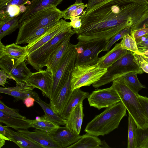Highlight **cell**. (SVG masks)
<instances>
[{"mask_svg":"<svg viewBox=\"0 0 148 148\" xmlns=\"http://www.w3.org/2000/svg\"><path fill=\"white\" fill-rule=\"evenodd\" d=\"M148 10V0H106L81 14L82 25L73 29L78 42H107L136 23Z\"/></svg>","mask_w":148,"mask_h":148,"instance_id":"cell-1","label":"cell"},{"mask_svg":"<svg viewBox=\"0 0 148 148\" xmlns=\"http://www.w3.org/2000/svg\"><path fill=\"white\" fill-rule=\"evenodd\" d=\"M126 110L121 101L106 108L87 124L84 131L97 136L109 134L118 128Z\"/></svg>","mask_w":148,"mask_h":148,"instance_id":"cell-2","label":"cell"},{"mask_svg":"<svg viewBox=\"0 0 148 148\" xmlns=\"http://www.w3.org/2000/svg\"><path fill=\"white\" fill-rule=\"evenodd\" d=\"M111 86L118 94L121 101L138 127L143 130L147 129L148 117L139 101L138 94L132 91L120 77L114 80Z\"/></svg>","mask_w":148,"mask_h":148,"instance_id":"cell-3","label":"cell"},{"mask_svg":"<svg viewBox=\"0 0 148 148\" xmlns=\"http://www.w3.org/2000/svg\"><path fill=\"white\" fill-rule=\"evenodd\" d=\"M62 12L57 7L52 6L25 19L20 23L15 43L25 44L28 36L34 31L52 23L58 22L62 18Z\"/></svg>","mask_w":148,"mask_h":148,"instance_id":"cell-4","label":"cell"},{"mask_svg":"<svg viewBox=\"0 0 148 148\" xmlns=\"http://www.w3.org/2000/svg\"><path fill=\"white\" fill-rule=\"evenodd\" d=\"M143 72L136 62L133 52L128 51L124 56L109 67L107 72L92 86L98 88L127 74L135 73L140 74Z\"/></svg>","mask_w":148,"mask_h":148,"instance_id":"cell-5","label":"cell"},{"mask_svg":"<svg viewBox=\"0 0 148 148\" xmlns=\"http://www.w3.org/2000/svg\"><path fill=\"white\" fill-rule=\"evenodd\" d=\"M70 27L53 37L40 48L30 53L26 60L37 71L42 70L46 66L48 59L52 53L64 42L70 35L75 34Z\"/></svg>","mask_w":148,"mask_h":148,"instance_id":"cell-6","label":"cell"},{"mask_svg":"<svg viewBox=\"0 0 148 148\" xmlns=\"http://www.w3.org/2000/svg\"><path fill=\"white\" fill-rule=\"evenodd\" d=\"M107 69L98 63L89 65H76L71 73V83L73 91L84 86H90L99 80L107 72Z\"/></svg>","mask_w":148,"mask_h":148,"instance_id":"cell-7","label":"cell"},{"mask_svg":"<svg viewBox=\"0 0 148 148\" xmlns=\"http://www.w3.org/2000/svg\"><path fill=\"white\" fill-rule=\"evenodd\" d=\"M77 53L75 45L71 43L53 76L50 98L55 97L67 80L75 66Z\"/></svg>","mask_w":148,"mask_h":148,"instance_id":"cell-8","label":"cell"},{"mask_svg":"<svg viewBox=\"0 0 148 148\" xmlns=\"http://www.w3.org/2000/svg\"><path fill=\"white\" fill-rule=\"evenodd\" d=\"M25 60L5 56L0 58V67L16 82H25L32 73L27 66Z\"/></svg>","mask_w":148,"mask_h":148,"instance_id":"cell-9","label":"cell"},{"mask_svg":"<svg viewBox=\"0 0 148 148\" xmlns=\"http://www.w3.org/2000/svg\"><path fill=\"white\" fill-rule=\"evenodd\" d=\"M88 99L90 105L98 110L106 108L121 101L118 94L112 86L93 91Z\"/></svg>","mask_w":148,"mask_h":148,"instance_id":"cell-10","label":"cell"},{"mask_svg":"<svg viewBox=\"0 0 148 148\" xmlns=\"http://www.w3.org/2000/svg\"><path fill=\"white\" fill-rule=\"evenodd\" d=\"M107 42V41L103 40L82 42L84 44V50L81 53L77 54L75 65H89L96 64L99 58V54L102 52Z\"/></svg>","mask_w":148,"mask_h":148,"instance_id":"cell-11","label":"cell"},{"mask_svg":"<svg viewBox=\"0 0 148 148\" xmlns=\"http://www.w3.org/2000/svg\"><path fill=\"white\" fill-rule=\"evenodd\" d=\"M25 82L40 90L43 96L50 99L53 82V75L50 71L46 69L32 73Z\"/></svg>","mask_w":148,"mask_h":148,"instance_id":"cell-12","label":"cell"},{"mask_svg":"<svg viewBox=\"0 0 148 148\" xmlns=\"http://www.w3.org/2000/svg\"><path fill=\"white\" fill-rule=\"evenodd\" d=\"M70 27H71L70 22H67L62 19H60L44 34L34 41L28 43L26 47L27 49L28 55Z\"/></svg>","mask_w":148,"mask_h":148,"instance_id":"cell-13","label":"cell"},{"mask_svg":"<svg viewBox=\"0 0 148 148\" xmlns=\"http://www.w3.org/2000/svg\"><path fill=\"white\" fill-rule=\"evenodd\" d=\"M71 73L72 72L56 95L50 100L49 104L51 107L60 115L62 113L73 92L71 83Z\"/></svg>","mask_w":148,"mask_h":148,"instance_id":"cell-14","label":"cell"},{"mask_svg":"<svg viewBox=\"0 0 148 148\" xmlns=\"http://www.w3.org/2000/svg\"><path fill=\"white\" fill-rule=\"evenodd\" d=\"M34 87L25 82H16V85L12 87H0V92L13 97L16 101L22 100L28 97H32L35 100L40 98L38 94L33 91Z\"/></svg>","mask_w":148,"mask_h":148,"instance_id":"cell-15","label":"cell"},{"mask_svg":"<svg viewBox=\"0 0 148 148\" xmlns=\"http://www.w3.org/2000/svg\"><path fill=\"white\" fill-rule=\"evenodd\" d=\"M49 135L61 148H67L77 142L81 136L71 131L66 126L59 127Z\"/></svg>","mask_w":148,"mask_h":148,"instance_id":"cell-16","label":"cell"},{"mask_svg":"<svg viewBox=\"0 0 148 148\" xmlns=\"http://www.w3.org/2000/svg\"><path fill=\"white\" fill-rule=\"evenodd\" d=\"M18 132L44 148H61L48 133L36 129L31 132L27 130H19Z\"/></svg>","mask_w":148,"mask_h":148,"instance_id":"cell-17","label":"cell"},{"mask_svg":"<svg viewBox=\"0 0 148 148\" xmlns=\"http://www.w3.org/2000/svg\"><path fill=\"white\" fill-rule=\"evenodd\" d=\"M75 34H71L65 40L63 43L55 50L50 55L47 62L46 67L53 76L60 64L65 53L71 44L70 40L71 36Z\"/></svg>","mask_w":148,"mask_h":148,"instance_id":"cell-18","label":"cell"},{"mask_svg":"<svg viewBox=\"0 0 148 148\" xmlns=\"http://www.w3.org/2000/svg\"><path fill=\"white\" fill-rule=\"evenodd\" d=\"M63 0H30L27 4L25 11L20 15V23L34 13L52 6L57 7Z\"/></svg>","mask_w":148,"mask_h":148,"instance_id":"cell-19","label":"cell"},{"mask_svg":"<svg viewBox=\"0 0 148 148\" xmlns=\"http://www.w3.org/2000/svg\"><path fill=\"white\" fill-rule=\"evenodd\" d=\"M20 15L15 17L10 16L4 11L0 12V40L19 28Z\"/></svg>","mask_w":148,"mask_h":148,"instance_id":"cell-20","label":"cell"},{"mask_svg":"<svg viewBox=\"0 0 148 148\" xmlns=\"http://www.w3.org/2000/svg\"><path fill=\"white\" fill-rule=\"evenodd\" d=\"M83 103L79 104L72 111L66 120V125L71 131L79 134L84 114L83 112Z\"/></svg>","mask_w":148,"mask_h":148,"instance_id":"cell-21","label":"cell"},{"mask_svg":"<svg viewBox=\"0 0 148 148\" xmlns=\"http://www.w3.org/2000/svg\"><path fill=\"white\" fill-rule=\"evenodd\" d=\"M90 94L84 92L80 88L74 90L62 114L60 115L62 119L67 120L72 111L85 99L88 98Z\"/></svg>","mask_w":148,"mask_h":148,"instance_id":"cell-22","label":"cell"},{"mask_svg":"<svg viewBox=\"0 0 148 148\" xmlns=\"http://www.w3.org/2000/svg\"><path fill=\"white\" fill-rule=\"evenodd\" d=\"M0 40V58L8 56L17 59H27L29 53L26 46L22 47L14 43L5 46Z\"/></svg>","mask_w":148,"mask_h":148,"instance_id":"cell-23","label":"cell"},{"mask_svg":"<svg viewBox=\"0 0 148 148\" xmlns=\"http://www.w3.org/2000/svg\"><path fill=\"white\" fill-rule=\"evenodd\" d=\"M127 51L121 48L120 43L116 44L111 50L99 58L97 63L102 67L108 69L124 56Z\"/></svg>","mask_w":148,"mask_h":148,"instance_id":"cell-24","label":"cell"},{"mask_svg":"<svg viewBox=\"0 0 148 148\" xmlns=\"http://www.w3.org/2000/svg\"><path fill=\"white\" fill-rule=\"evenodd\" d=\"M127 148H138L142 138L143 130L139 128L131 115L128 114Z\"/></svg>","mask_w":148,"mask_h":148,"instance_id":"cell-25","label":"cell"},{"mask_svg":"<svg viewBox=\"0 0 148 148\" xmlns=\"http://www.w3.org/2000/svg\"><path fill=\"white\" fill-rule=\"evenodd\" d=\"M32 120L11 116L0 110V122L5 124L16 130H27L32 127Z\"/></svg>","mask_w":148,"mask_h":148,"instance_id":"cell-26","label":"cell"},{"mask_svg":"<svg viewBox=\"0 0 148 148\" xmlns=\"http://www.w3.org/2000/svg\"><path fill=\"white\" fill-rule=\"evenodd\" d=\"M101 141L97 136L86 133L69 148H100Z\"/></svg>","mask_w":148,"mask_h":148,"instance_id":"cell-27","label":"cell"},{"mask_svg":"<svg viewBox=\"0 0 148 148\" xmlns=\"http://www.w3.org/2000/svg\"><path fill=\"white\" fill-rule=\"evenodd\" d=\"M35 101L42 108L45 113L44 115L46 118L59 125H66V120L62 118L56 113L52 108L49 104H47L40 98L35 100Z\"/></svg>","mask_w":148,"mask_h":148,"instance_id":"cell-28","label":"cell"},{"mask_svg":"<svg viewBox=\"0 0 148 148\" xmlns=\"http://www.w3.org/2000/svg\"><path fill=\"white\" fill-rule=\"evenodd\" d=\"M11 134L9 137L10 141L13 142L20 148H42L38 143L33 141L19 132L11 129Z\"/></svg>","mask_w":148,"mask_h":148,"instance_id":"cell-29","label":"cell"},{"mask_svg":"<svg viewBox=\"0 0 148 148\" xmlns=\"http://www.w3.org/2000/svg\"><path fill=\"white\" fill-rule=\"evenodd\" d=\"M41 117V119L39 120H32L30 124L32 127L50 133L60 127L58 124L47 119L44 115Z\"/></svg>","mask_w":148,"mask_h":148,"instance_id":"cell-30","label":"cell"},{"mask_svg":"<svg viewBox=\"0 0 148 148\" xmlns=\"http://www.w3.org/2000/svg\"><path fill=\"white\" fill-rule=\"evenodd\" d=\"M137 74L136 73H131L120 77L132 91L138 94L140 90L143 88H145V87L139 81Z\"/></svg>","mask_w":148,"mask_h":148,"instance_id":"cell-31","label":"cell"},{"mask_svg":"<svg viewBox=\"0 0 148 148\" xmlns=\"http://www.w3.org/2000/svg\"><path fill=\"white\" fill-rule=\"evenodd\" d=\"M88 4L75 3L66 9L62 11V16L65 20L69 19L71 18L75 17L81 14L87 6Z\"/></svg>","mask_w":148,"mask_h":148,"instance_id":"cell-32","label":"cell"},{"mask_svg":"<svg viewBox=\"0 0 148 148\" xmlns=\"http://www.w3.org/2000/svg\"><path fill=\"white\" fill-rule=\"evenodd\" d=\"M119 43L122 48L133 53H140L136 42L130 34L125 35Z\"/></svg>","mask_w":148,"mask_h":148,"instance_id":"cell-33","label":"cell"},{"mask_svg":"<svg viewBox=\"0 0 148 148\" xmlns=\"http://www.w3.org/2000/svg\"><path fill=\"white\" fill-rule=\"evenodd\" d=\"M131 31V26H127L115 35L107 42L106 46L103 50L102 52L109 51L114 43L119 40L123 38L126 34H130Z\"/></svg>","mask_w":148,"mask_h":148,"instance_id":"cell-34","label":"cell"},{"mask_svg":"<svg viewBox=\"0 0 148 148\" xmlns=\"http://www.w3.org/2000/svg\"><path fill=\"white\" fill-rule=\"evenodd\" d=\"M57 22L52 23L33 32L28 37L25 44L32 42L36 40L51 28Z\"/></svg>","mask_w":148,"mask_h":148,"instance_id":"cell-35","label":"cell"},{"mask_svg":"<svg viewBox=\"0 0 148 148\" xmlns=\"http://www.w3.org/2000/svg\"><path fill=\"white\" fill-rule=\"evenodd\" d=\"M135 61L142 70L148 73V58L142 53L133 52Z\"/></svg>","mask_w":148,"mask_h":148,"instance_id":"cell-36","label":"cell"},{"mask_svg":"<svg viewBox=\"0 0 148 148\" xmlns=\"http://www.w3.org/2000/svg\"><path fill=\"white\" fill-rule=\"evenodd\" d=\"M0 110L5 114L11 116L23 119H26L25 116L19 114L18 110L8 107L1 100H0Z\"/></svg>","mask_w":148,"mask_h":148,"instance_id":"cell-37","label":"cell"},{"mask_svg":"<svg viewBox=\"0 0 148 148\" xmlns=\"http://www.w3.org/2000/svg\"><path fill=\"white\" fill-rule=\"evenodd\" d=\"M131 27L132 31L142 28H148V10L136 23Z\"/></svg>","mask_w":148,"mask_h":148,"instance_id":"cell-38","label":"cell"},{"mask_svg":"<svg viewBox=\"0 0 148 148\" xmlns=\"http://www.w3.org/2000/svg\"><path fill=\"white\" fill-rule=\"evenodd\" d=\"M1 10L6 12L12 17L17 16L21 14L20 7L15 5H9Z\"/></svg>","mask_w":148,"mask_h":148,"instance_id":"cell-39","label":"cell"},{"mask_svg":"<svg viewBox=\"0 0 148 148\" xmlns=\"http://www.w3.org/2000/svg\"><path fill=\"white\" fill-rule=\"evenodd\" d=\"M140 53H143L148 50V34L136 42Z\"/></svg>","mask_w":148,"mask_h":148,"instance_id":"cell-40","label":"cell"},{"mask_svg":"<svg viewBox=\"0 0 148 148\" xmlns=\"http://www.w3.org/2000/svg\"><path fill=\"white\" fill-rule=\"evenodd\" d=\"M130 34L136 42L148 34V28H142L132 31Z\"/></svg>","mask_w":148,"mask_h":148,"instance_id":"cell-41","label":"cell"},{"mask_svg":"<svg viewBox=\"0 0 148 148\" xmlns=\"http://www.w3.org/2000/svg\"><path fill=\"white\" fill-rule=\"evenodd\" d=\"M137 96L148 117V97L141 96L138 94H137ZM143 134L144 136L148 134V128L146 130L143 131Z\"/></svg>","mask_w":148,"mask_h":148,"instance_id":"cell-42","label":"cell"},{"mask_svg":"<svg viewBox=\"0 0 148 148\" xmlns=\"http://www.w3.org/2000/svg\"><path fill=\"white\" fill-rule=\"evenodd\" d=\"M81 16L71 18L69 20L71 21V27L73 29H79L82 25L81 20L80 18Z\"/></svg>","mask_w":148,"mask_h":148,"instance_id":"cell-43","label":"cell"},{"mask_svg":"<svg viewBox=\"0 0 148 148\" xmlns=\"http://www.w3.org/2000/svg\"><path fill=\"white\" fill-rule=\"evenodd\" d=\"M8 79H11V78L5 71L1 69L0 70V85L4 87Z\"/></svg>","mask_w":148,"mask_h":148,"instance_id":"cell-44","label":"cell"},{"mask_svg":"<svg viewBox=\"0 0 148 148\" xmlns=\"http://www.w3.org/2000/svg\"><path fill=\"white\" fill-rule=\"evenodd\" d=\"M7 125L3 126L0 124V133L9 138L11 134V129Z\"/></svg>","mask_w":148,"mask_h":148,"instance_id":"cell-45","label":"cell"},{"mask_svg":"<svg viewBox=\"0 0 148 148\" xmlns=\"http://www.w3.org/2000/svg\"><path fill=\"white\" fill-rule=\"evenodd\" d=\"M23 101L24 104L27 107L30 108L34 106L35 99L34 98L30 96L27 97Z\"/></svg>","mask_w":148,"mask_h":148,"instance_id":"cell-46","label":"cell"},{"mask_svg":"<svg viewBox=\"0 0 148 148\" xmlns=\"http://www.w3.org/2000/svg\"><path fill=\"white\" fill-rule=\"evenodd\" d=\"M138 148H148V134L143 138L140 143Z\"/></svg>","mask_w":148,"mask_h":148,"instance_id":"cell-47","label":"cell"},{"mask_svg":"<svg viewBox=\"0 0 148 148\" xmlns=\"http://www.w3.org/2000/svg\"><path fill=\"white\" fill-rule=\"evenodd\" d=\"M106 0H88V5L85 10H86L91 8L93 5Z\"/></svg>","mask_w":148,"mask_h":148,"instance_id":"cell-48","label":"cell"},{"mask_svg":"<svg viewBox=\"0 0 148 148\" xmlns=\"http://www.w3.org/2000/svg\"><path fill=\"white\" fill-rule=\"evenodd\" d=\"M6 140L10 141L9 138L2 134L0 133V148L2 147L5 144Z\"/></svg>","mask_w":148,"mask_h":148,"instance_id":"cell-49","label":"cell"},{"mask_svg":"<svg viewBox=\"0 0 148 148\" xmlns=\"http://www.w3.org/2000/svg\"><path fill=\"white\" fill-rule=\"evenodd\" d=\"M99 147L100 148L110 147L104 140L101 141V143L99 146Z\"/></svg>","mask_w":148,"mask_h":148,"instance_id":"cell-50","label":"cell"},{"mask_svg":"<svg viewBox=\"0 0 148 148\" xmlns=\"http://www.w3.org/2000/svg\"><path fill=\"white\" fill-rule=\"evenodd\" d=\"M142 53L144 56L148 58V50L145 51L144 53Z\"/></svg>","mask_w":148,"mask_h":148,"instance_id":"cell-51","label":"cell"},{"mask_svg":"<svg viewBox=\"0 0 148 148\" xmlns=\"http://www.w3.org/2000/svg\"><path fill=\"white\" fill-rule=\"evenodd\" d=\"M83 0H76L75 3H82Z\"/></svg>","mask_w":148,"mask_h":148,"instance_id":"cell-52","label":"cell"},{"mask_svg":"<svg viewBox=\"0 0 148 148\" xmlns=\"http://www.w3.org/2000/svg\"><path fill=\"white\" fill-rule=\"evenodd\" d=\"M41 117L37 116L36 117L35 119L37 120H39L41 119Z\"/></svg>","mask_w":148,"mask_h":148,"instance_id":"cell-53","label":"cell"},{"mask_svg":"<svg viewBox=\"0 0 148 148\" xmlns=\"http://www.w3.org/2000/svg\"></svg>","mask_w":148,"mask_h":148,"instance_id":"cell-54","label":"cell"}]
</instances>
